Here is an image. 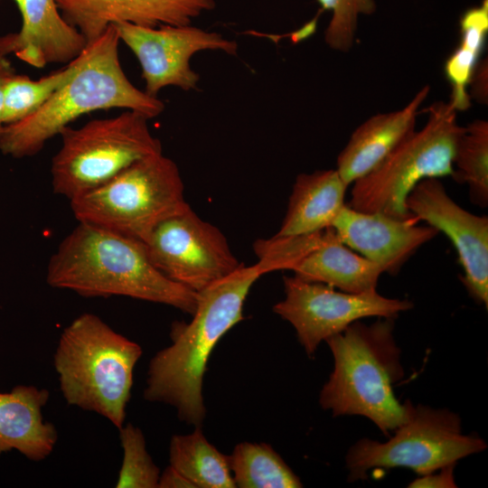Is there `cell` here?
Returning a JSON list of instances; mask_svg holds the SVG:
<instances>
[{"label": "cell", "instance_id": "e0dca14e", "mask_svg": "<svg viewBox=\"0 0 488 488\" xmlns=\"http://www.w3.org/2000/svg\"><path fill=\"white\" fill-rule=\"evenodd\" d=\"M429 93L425 86L401 109L374 115L359 126L337 157V172L348 184L372 171L415 130L420 108Z\"/></svg>", "mask_w": 488, "mask_h": 488}, {"label": "cell", "instance_id": "2e32d148", "mask_svg": "<svg viewBox=\"0 0 488 488\" xmlns=\"http://www.w3.org/2000/svg\"><path fill=\"white\" fill-rule=\"evenodd\" d=\"M22 16L16 33L0 37V54H14L37 69L70 63L88 45L85 38L61 16L55 0H13Z\"/></svg>", "mask_w": 488, "mask_h": 488}, {"label": "cell", "instance_id": "4dcf8cb0", "mask_svg": "<svg viewBox=\"0 0 488 488\" xmlns=\"http://www.w3.org/2000/svg\"><path fill=\"white\" fill-rule=\"evenodd\" d=\"M14 73H15V70L10 60L6 56L0 54V135L5 127L3 122L5 87L7 80Z\"/></svg>", "mask_w": 488, "mask_h": 488}, {"label": "cell", "instance_id": "83f0119b", "mask_svg": "<svg viewBox=\"0 0 488 488\" xmlns=\"http://www.w3.org/2000/svg\"><path fill=\"white\" fill-rule=\"evenodd\" d=\"M455 466V464H450L431 473L419 475L409 483L408 487L455 488L456 487L454 474Z\"/></svg>", "mask_w": 488, "mask_h": 488}, {"label": "cell", "instance_id": "ac0fdd59", "mask_svg": "<svg viewBox=\"0 0 488 488\" xmlns=\"http://www.w3.org/2000/svg\"><path fill=\"white\" fill-rule=\"evenodd\" d=\"M50 392L33 385H17L0 393V455L16 450L33 462H41L53 451L58 432L45 421L42 408Z\"/></svg>", "mask_w": 488, "mask_h": 488}, {"label": "cell", "instance_id": "4316f807", "mask_svg": "<svg viewBox=\"0 0 488 488\" xmlns=\"http://www.w3.org/2000/svg\"><path fill=\"white\" fill-rule=\"evenodd\" d=\"M332 17L324 32V42L333 50L347 52L353 45L361 14L376 11L375 0H317Z\"/></svg>", "mask_w": 488, "mask_h": 488}, {"label": "cell", "instance_id": "f546056e", "mask_svg": "<svg viewBox=\"0 0 488 488\" xmlns=\"http://www.w3.org/2000/svg\"><path fill=\"white\" fill-rule=\"evenodd\" d=\"M194 487L183 474L169 465L160 474L158 488Z\"/></svg>", "mask_w": 488, "mask_h": 488}, {"label": "cell", "instance_id": "f1b7e54d", "mask_svg": "<svg viewBox=\"0 0 488 488\" xmlns=\"http://www.w3.org/2000/svg\"><path fill=\"white\" fill-rule=\"evenodd\" d=\"M471 99H474L483 105L488 103V62L479 61L472 75L469 87Z\"/></svg>", "mask_w": 488, "mask_h": 488}, {"label": "cell", "instance_id": "277c9868", "mask_svg": "<svg viewBox=\"0 0 488 488\" xmlns=\"http://www.w3.org/2000/svg\"><path fill=\"white\" fill-rule=\"evenodd\" d=\"M393 330L394 318L359 320L325 341L334 365L319 396L324 409L363 416L385 435L409 420L414 406L400 403L393 391L404 376Z\"/></svg>", "mask_w": 488, "mask_h": 488}, {"label": "cell", "instance_id": "44dd1931", "mask_svg": "<svg viewBox=\"0 0 488 488\" xmlns=\"http://www.w3.org/2000/svg\"><path fill=\"white\" fill-rule=\"evenodd\" d=\"M488 33V0L466 10L460 19V42L446 59V78L451 87L448 101L458 112L471 106L469 83L484 46Z\"/></svg>", "mask_w": 488, "mask_h": 488}, {"label": "cell", "instance_id": "4fadbf2b", "mask_svg": "<svg viewBox=\"0 0 488 488\" xmlns=\"http://www.w3.org/2000/svg\"><path fill=\"white\" fill-rule=\"evenodd\" d=\"M406 204L418 221H426L450 239L464 271L462 283L470 296L487 308L488 217L475 215L458 205L438 178L419 182Z\"/></svg>", "mask_w": 488, "mask_h": 488}, {"label": "cell", "instance_id": "3957f363", "mask_svg": "<svg viewBox=\"0 0 488 488\" xmlns=\"http://www.w3.org/2000/svg\"><path fill=\"white\" fill-rule=\"evenodd\" d=\"M119 38L113 24L80 54L73 77L29 117L5 126L0 151L14 158L33 156L45 143L80 116L109 108L159 116L164 103L137 89L125 74L118 56Z\"/></svg>", "mask_w": 488, "mask_h": 488}, {"label": "cell", "instance_id": "7c38bea8", "mask_svg": "<svg viewBox=\"0 0 488 488\" xmlns=\"http://www.w3.org/2000/svg\"><path fill=\"white\" fill-rule=\"evenodd\" d=\"M118 38L135 54L145 82V91L157 98L168 86L184 91L195 89L200 75L192 69L191 58L202 51H221L237 55L238 43L219 33L190 24L139 26L130 23L113 24Z\"/></svg>", "mask_w": 488, "mask_h": 488}, {"label": "cell", "instance_id": "6da1fadb", "mask_svg": "<svg viewBox=\"0 0 488 488\" xmlns=\"http://www.w3.org/2000/svg\"><path fill=\"white\" fill-rule=\"evenodd\" d=\"M258 260L241 266L198 292L192 319L173 325L172 343L151 359L144 398L173 406L180 420L200 427L206 409L204 372L211 353L222 336L244 319L243 306L251 286L264 274L284 269L272 252H257Z\"/></svg>", "mask_w": 488, "mask_h": 488}, {"label": "cell", "instance_id": "9a60e30c", "mask_svg": "<svg viewBox=\"0 0 488 488\" xmlns=\"http://www.w3.org/2000/svg\"><path fill=\"white\" fill-rule=\"evenodd\" d=\"M63 19L88 44L117 23L157 27L184 25L212 10L214 0H55Z\"/></svg>", "mask_w": 488, "mask_h": 488}, {"label": "cell", "instance_id": "cb8c5ba5", "mask_svg": "<svg viewBox=\"0 0 488 488\" xmlns=\"http://www.w3.org/2000/svg\"><path fill=\"white\" fill-rule=\"evenodd\" d=\"M454 180L467 184L473 203L488 205V122L475 119L465 127L453 159Z\"/></svg>", "mask_w": 488, "mask_h": 488}, {"label": "cell", "instance_id": "5bb4252c", "mask_svg": "<svg viewBox=\"0 0 488 488\" xmlns=\"http://www.w3.org/2000/svg\"><path fill=\"white\" fill-rule=\"evenodd\" d=\"M379 212H365L344 205L331 227L348 248L378 265L382 272L397 274L405 262L438 231Z\"/></svg>", "mask_w": 488, "mask_h": 488}, {"label": "cell", "instance_id": "5b68a950", "mask_svg": "<svg viewBox=\"0 0 488 488\" xmlns=\"http://www.w3.org/2000/svg\"><path fill=\"white\" fill-rule=\"evenodd\" d=\"M142 347L99 316L84 313L62 331L53 354L60 390L70 406L125 424Z\"/></svg>", "mask_w": 488, "mask_h": 488}, {"label": "cell", "instance_id": "7a4b0ae2", "mask_svg": "<svg viewBox=\"0 0 488 488\" xmlns=\"http://www.w3.org/2000/svg\"><path fill=\"white\" fill-rule=\"evenodd\" d=\"M46 282L85 297L127 296L192 314L198 293L174 282L152 263L144 242L79 221L47 266Z\"/></svg>", "mask_w": 488, "mask_h": 488}, {"label": "cell", "instance_id": "30bf717a", "mask_svg": "<svg viewBox=\"0 0 488 488\" xmlns=\"http://www.w3.org/2000/svg\"><path fill=\"white\" fill-rule=\"evenodd\" d=\"M285 298L273 311L290 323L308 356L321 342L365 317L395 318L413 307L408 300L389 298L377 290L363 293L336 291L328 285L284 277Z\"/></svg>", "mask_w": 488, "mask_h": 488}, {"label": "cell", "instance_id": "ffe728a7", "mask_svg": "<svg viewBox=\"0 0 488 488\" xmlns=\"http://www.w3.org/2000/svg\"><path fill=\"white\" fill-rule=\"evenodd\" d=\"M292 271L301 279L347 293L375 290L383 273L378 265L345 246L332 227L327 239L305 255Z\"/></svg>", "mask_w": 488, "mask_h": 488}, {"label": "cell", "instance_id": "d6986e66", "mask_svg": "<svg viewBox=\"0 0 488 488\" xmlns=\"http://www.w3.org/2000/svg\"><path fill=\"white\" fill-rule=\"evenodd\" d=\"M348 186L336 169L297 175L285 218L274 236L307 235L331 227L345 205Z\"/></svg>", "mask_w": 488, "mask_h": 488}, {"label": "cell", "instance_id": "7402d4cb", "mask_svg": "<svg viewBox=\"0 0 488 488\" xmlns=\"http://www.w3.org/2000/svg\"><path fill=\"white\" fill-rule=\"evenodd\" d=\"M169 461L195 488L236 487L227 455L205 438L200 427L191 434L172 436Z\"/></svg>", "mask_w": 488, "mask_h": 488}, {"label": "cell", "instance_id": "603a6c76", "mask_svg": "<svg viewBox=\"0 0 488 488\" xmlns=\"http://www.w3.org/2000/svg\"><path fill=\"white\" fill-rule=\"evenodd\" d=\"M236 487L299 488V477L266 443L242 442L227 455Z\"/></svg>", "mask_w": 488, "mask_h": 488}, {"label": "cell", "instance_id": "484cf974", "mask_svg": "<svg viewBox=\"0 0 488 488\" xmlns=\"http://www.w3.org/2000/svg\"><path fill=\"white\" fill-rule=\"evenodd\" d=\"M123 460L117 488H158L160 470L148 454L143 432L131 423L119 429Z\"/></svg>", "mask_w": 488, "mask_h": 488}, {"label": "cell", "instance_id": "8fae6325", "mask_svg": "<svg viewBox=\"0 0 488 488\" xmlns=\"http://www.w3.org/2000/svg\"><path fill=\"white\" fill-rule=\"evenodd\" d=\"M145 246L161 273L196 293L242 266L224 234L190 206L161 222Z\"/></svg>", "mask_w": 488, "mask_h": 488}, {"label": "cell", "instance_id": "52a82bcc", "mask_svg": "<svg viewBox=\"0 0 488 488\" xmlns=\"http://www.w3.org/2000/svg\"><path fill=\"white\" fill-rule=\"evenodd\" d=\"M177 164L163 152L143 158L70 202L75 218L145 244L153 230L190 205Z\"/></svg>", "mask_w": 488, "mask_h": 488}, {"label": "cell", "instance_id": "ba28073f", "mask_svg": "<svg viewBox=\"0 0 488 488\" xmlns=\"http://www.w3.org/2000/svg\"><path fill=\"white\" fill-rule=\"evenodd\" d=\"M142 113L127 110L79 128L64 127L52 157V186L70 201L106 183L134 163L163 152Z\"/></svg>", "mask_w": 488, "mask_h": 488}, {"label": "cell", "instance_id": "9c48e42d", "mask_svg": "<svg viewBox=\"0 0 488 488\" xmlns=\"http://www.w3.org/2000/svg\"><path fill=\"white\" fill-rule=\"evenodd\" d=\"M483 439L462 432L461 418L448 409L414 406L409 420L386 442L357 441L347 452L348 481L364 480L374 468L406 467L418 475L486 448Z\"/></svg>", "mask_w": 488, "mask_h": 488}, {"label": "cell", "instance_id": "d4e9b609", "mask_svg": "<svg viewBox=\"0 0 488 488\" xmlns=\"http://www.w3.org/2000/svg\"><path fill=\"white\" fill-rule=\"evenodd\" d=\"M80 55L61 70L39 80L14 73L5 87L3 122L5 126L16 124L38 111L47 100L76 73Z\"/></svg>", "mask_w": 488, "mask_h": 488}, {"label": "cell", "instance_id": "8992f818", "mask_svg": "<svg viewBox=\"0 0 488 488\" xmlns=\"http://www.w3.org/2000/svg\"><path fill=\"white\" fill-rule=\"evenodd\" d=\"M427 114L420 130L412 131L372 171L352 183L347 205L418 221L408 210L407 198L422 180L452 175L455 145L465 128L449 102L432 104Z\"/></svg>", "mask_w": 488, "mask_h": 488}]
</instances>
